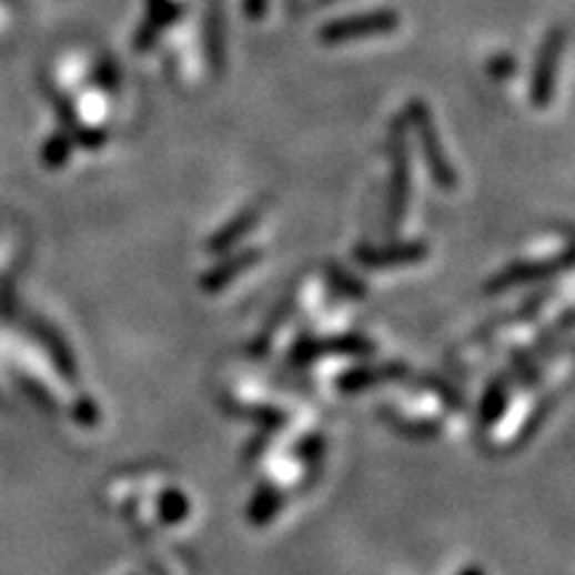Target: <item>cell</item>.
Listing matches in <instances>:
<instances>
[{
    "label": "cell",
    "mask_w": 575,
    "mask_h": 575,
    "mask_svg": "<svg viewBox=\"0 0 575 575\" xmlns=\"http://www.w3.org/2000/svg\"><path fill=\"white\" fill-rule=\"evenodd\" d=\"M291 3L306 6V9H314V6H320V3H333V0H291Z\"/></svg>",
    "instance_id": "ba28073f"
},
{
    "label": "cell",
    "mask_w": 575,
    "mask_h": 575,
    "mask_svg": "<svg viewBox=\"0 0 575 575\" xmlns=\"http://www.w3.org/2000/svg\"><path fill=\"white\" fill-rule=\"evenodd\" d=\"M160 519L165 525H176L190 514V501H186L179 491H169L163 498H160Z\"/></svg>",
    "instance_id": "8992f818"
},
{
    "label": "cell",
    "mask_w": 575,
    "mask_h": 575,
    "mask_svg": "<svg viewBox=\"0 0 575 575\" xmlns=\"http://www.w3.org/2000/svg\"><path fill=\"white\" fill-rule=\"evenodd\" d=\"M565 51H567L565 30H552L549 36H546L544 46H541L536 72H533V80H531V97L536 99L538 107L549 104L552 93L557 89L554 83H557V72H559V64H563Z\"/></svg>",
    "instance_id": "3957f363"
},
{
    "label": "cell",
    "mask_w": 575,
    "mask_h": 575,
    "mask_svg": "<svg viewBox=\"0 0 575 575\" xmlns=\"http://www.w3.org/2000/svg\"><path fill=\"white\" fill-rule=\"evenodd\" d=\"M394 176H392V216L397 219L400 211L407 205V186H411V169H407V142H405V129L397 125L394 129Z\"/></svg>",
    "instance_id": "277c9868"
},
{
    "label": "cell",
    "mask_w": 575,
    "mask_h": 575,
    "mask_svg": "<svg viewBox=\"0 0 575 575\" xmlns=\"http://www.w3.org/2000/svg\"><path fill=\"white\" fill-rule=\"evenodd\" d=\"M251 224H253V211L245 213V216H243V219H238V222L226 224L224 230L219 232V238H216V240H211V251H224V249H230V245L235 243V240L243 238V235H240V232L249 230Z\"/></svg>",
    "instance_id": "52a82bcc"
},
{
    "label": "cell",
    "mask_w": 575,
    "mask_h": 575,
    "mask_svg": "<svg viewBox=\"0 0 575 575\" xmlns=\"http://www.w3.org/2000/svg\"><path fill=\"white\" fill-rule=\"evenodd\" d=\"M424 245H394V249L381 251H360V262L367 266H394V264H413L424 259Z\"/></svg>",
    "instance_id": "5b68a950"
},
{
    "label": "cell",
    "mask_w": 575,
    "mask_h": 575,
    "mask_svg": "<svg viewBox=\"0 0 575 575\" xmlns=\"http://www.w3.org/2000/svg\"><path fill=\"white\" fill-rule=\"evenodd\" d=\"M461 575H483V571H480V567H466V571Z\"/></svg>",
    "instance_id": "9c48e42d"
},
{
    "label": "cell",
    "mask_w": 575,
    "mask_h": 575,
    "mask_svg": "<svg viewBox=\"0 0 575 575\" xmlns=\"http://www.w3.org/2000/svg\"><path fill=\"white\" fill-rule=\"evenodd\" d=\"M403 19H400L397 11L390 9H376V11H363L352 13V17L333 19L320 27L317 38L323 40L325 46H344L354 43L360 38H376V36H392V32L400 30Z\"/></svg>",
    "instance_id": "6da1fadb"
},
{
    "label": "cell",
    "mask_w": 575,
    "mask_h": 575,
    "mask_svg": "<svg viewBox=\"0 0 575 575\" xmlns=\"http://www.w3.org/2000/svg\"><path fill=\"white\" fill-rule=\"evenodd\" d=\"M411 120H413V129H416L421 152H424L426 165H430L432 179L445 190L456 186V171H453L451 160H445L443 155V144H440L437 129H434L430 110H426L421 102L411 104Z\"/></svg>",
    "instance_id": "7a4b0ae2"
}]
</instances>
